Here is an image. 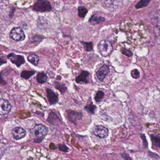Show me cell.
<instances>
[{"instance_id":"obj_5","label":"cell","mask_w":160,"mask_h":160,"mask_svg":"<svg viewBox=\"0 0 160 160\" xmlns=\"http://www.w3.org/2000/svg\"><path fill=\"white\" fill-rule=\"evenodd\" d=\"M93 133L101 139L107 138L109 135V130L103 126H96L93 128Z\"/></svg>"},{"instance_id":"obj_27","label":"cell","mask_w":160,"mask_h":160,"mask_svg":"<svg viewBox=\"0 0 160 160\" xmlns=\"http://www.w3.org/2000/svg\"><path fill=\"white\" fill-rule=\"evenodd\" d=\"M121 156L124 160H133L131 158L130 156L126 152H124L121 153Z\"/></svg>"},{"instance_id":"obj_1","label":"cell","mask_w":160,"mask_h":160,"mask_svg":"<svg viewBox=\"0 0 160 160\" xmlns=\"http://www.w3.org/2000/svg\"><path fill=\"white\" fill-rule=\"evenodd\" d=\"M99 50L101 55L104 57L109 56L113 51V45L110 41L103 40L99 43Z\"/></svg>"},{"instance_id":"obj_16","label":"cell","mask_w":160,"mask_h":160,"mask_svg":"<svg viewBox=\"0 0 160 160\" xmlns=\"http://www.w3.org/2000/svg\"><path fill=\"white\" fill-rule=\"evenodd\" d=\"M27 60L32 64L36 66L38 64L39 62V57L36 54H31L28 56Z\"/></svg>"},{"instance_id":"obj_7","label":"cell","mask_w":160,"mask_h":160,"mask_svg":"<svg viewBox=\"0 0 160 160\" xmlns=\"http://www.w3.org/2000/svg\"><path fill=\"white\" fill-rule=\"evenodd\" d=\"M12 106L9 102L4 99H1L0 101V114L1 115H5L11 111Z\"/></svg>"},{"instance_id":"obj_17","label":"cell","mask_w":160,"mask_h":160,"mask_svg":"<svg viewBox=\"0 0 160 160\" xmlns=\"http://www.w3.org/2000/svg\"><path fill=\"white\" fill-rule=\"evenodd\" d=\"M48 77L45 73H39L37 76V80L39 83L43 84L47 82Z\"/></svg>"},{"instance_id":"obj_4","label":"cell","mask_w":160,"mask_h":160,"mask_svg":"<svg viewBox=\"0 0 160 160\" xmlns=\"http://www.w3.org/2000/svg\"><path fill=\"white\" fill-rule=\"evenodd\" d=\"M10 37L12 39L18 42L23 41L25 38V34L23 30L18 27L13 28L11 30Z\"/></svg>"},{"instance_id":"obj_6","label":"cell","mask_w":160,"mask_h":160,"mask_svg":"<svg viewBox=\"0 0 160 160\" xmlns=\"http://www.w3.org/2000/svg\"><path fill=\"white\" fill-rule=\"evenodd\" d=\"M8 58L10 60L12 63L16 65L18 67H20L25 62V60L23 56L17 55L15 53H10L8 56Z\"/></svg>"},{"instance_id":"obj_12","label":"cell","mask_w":160,"mask_h":160,"mask_svg":"<svg viewBox=\"0 0 160 160\" xmlns=\"http://www.w3.org/2000/svg\"><path fill=\"white\" fill-rule=\"evenodd\" d=\"M105 20V18L103 17H99L96 15H93L89 19V22L92 25H95Z\"/></svg>"},{"instance_id":"obj_15","label":"cell","mask_w":160,"mask_h":160,"mask_svg":"<svg viewBox=\"0 0 160 160\" xmlns=\"http://www.w3.org/2000/svg\"><path fill=\"white\" fill-rule=\"evenodd\" d=\"M150 137L152 145L160 148V136L155 134H151Z\"/></svg>"},{"instance_id":"obj_9","label":"cell","mask_w":160,"mask_h":160,"mask_svg":"<svg viewBox=\"0 0 160 160\" xmlns=\"http://www.w3.org/2000/svg\"><path fill=\"white\" fill-rule=\"evenodd\" d=\"M110 68L107 65H103L97 72L96 77L99 80L103 81L110 72Z\"/></svg>"},{"instance_id":"obj_20","label":"cell","mask_w":160,"mask_h":160,"mask_svg":"<svg viewBox=\"0 0 160 160\" xmlns=\"http://www.w3.org/2000/svg\"><path fill=\"white\" fill-rule=\"evenodd\" d=\"M150 2V0H142L136 5L135 7L137 8H142L145 7L147 6Z\"/></svg>"},{"instance_id":"obj_11","label":"cell","mask_w":160,"mask_h":160,"mask_svg":"<svg viewBox=\"0 0 160 160\" xmlns=\"http://www.w3.org/2000/svg\"><path fill=\"white\" fill-rule=\"evenodd\" d=\"M89 73L87 71H83L80 75H79L76 78V82L77 83H87L88 82L87 78L89 76Z\"/></svg>"},{"instance_id":"obj_3","label":"cell","mask_w":160,"mask_h":160,"mask_svg":"<svg viewBox=\"0 0 160 160\" xmlns=\"http://www.w3.org/2000/svg\"><path fill=\"white\" fill-rule=\"evenodd\" d=\"M34 10L39 12H48L52 9L50 3L47 0H38L33 7Z\"/></svg>"},{"instance_id":"obj_13","label":"cell","mask_w":160,"mask_h":160,"mask_svg":"<svg viewBox=\"0 0 160 160\" xmlns=\"http://www.w3.org/2000/svg\"><path fill=\"white\" fill-rule=\"evenodd\" d=\"M120 3V0H106L105 2V5L107 7L113 9L118 8Z\"/></svg>"},{"instance_id":"obj_10","label":"cell","mask_w":160,"mask_h":160,"mask_svg":"<svg viewBox=\"0 0 160 160\" xmlns=\"http://www.w3.org/2000/svg\"><path fill=\"white\" fill-rule=\"evenodd\" d=\"M47 97L49 99L50 104H54L57 103L58 101V95L54 92L51 89L48 88L47 90Z\"/></svg>"},{"instance_id":"obj_2","label":"cell","mask_w":160,"mask_h":160,"mask_svg":"<svg viewBox=\"0 0 160 160\" xmlns=\"http://www.w3.org/2000/svg\"><path fill=\"white\" fill-rule=\"evenodd\" d=\"M31 134L38 139H43L48 133V129L42 124H39L35 126L30 131Z\"/></svg>"},{"instance_id":"obj_19","label":"cell","mask_w":160,"mask_h":160,"mask_svg":"<svg viewBox=\"0 0 160 160\" xmlns=\"http://www.w3.org/2000/svg\"><path fill=\"white\" fill-rule=\"evenodd\" d=\"M35 74V72L34 71H23L22 72L21 77L25 79H28L30 78L32 76Z\"/></svg>"},{"instance_id":"obj_24","label":"cell","mask_w":160,"mask_h":160,"mask_svg":"<svg viewBox=\"0 0 160 160\" xmlns=\"http://www.w3.org/2000/svg\"><path fill=\"white\" fill-rule=\"evenodd\" d=\"M104 93L102 91H98L95 97V100L97 102H100L104 97Z\"/></svg>"},{"instance_id":"obj_23","label":"cell","mask_w":160,"mask_h":160,"mask_svg":"<svg viewBox=\"0 0 160 160\" xmlns=\"http://www.w3.org/2000/svg\"><path fill=\"white\" fill-rule=\"evenodd\" d=\"M81 43L84 47L85 50L87 51H91L93 50V47L92 42H82Z\"/></svg>"},{"instance_id":"obj_22","label":"cell","mask_w":160,"mask_h":160,"mask_svg":"<svg viewBox=\"0 0 160 160\" xmlns=\"http://www.w3.org/2000/svg\"><path fill=\"white\" fill-rule=\"evenodd\" d=\"M55 85L56 88H57L58 90H60L61 93H63V94L65 93V91L66 90L67 88L66 87L65 85L60 83L58 82H56L55 83Z\"/></svg>"},{"instance_id":"obj_18","label":"cell","mask_w":160,"mask_h":160,"mask_svg":"<svg viewBox=\"0 0 160 160\" xmlns=\"http://www.w3.org/2000/svg\"><path fill=\"white\" fill-rule=\"evenodd\" d=\"M88 12L87 8L84 6H80L78 8V15L81 18L85 17Z\"/></svg>"},{"instance_id":"obj_25","label":"cell","mask_w":160,"mask_h":160,"mask_svg":"<svg viewBox=\"0 0 160 160\" xmlns=\"http://www.w3.org/2000/svg\"><path fill=\"white\" fill-rule=\"evenodd\" d=\"M140 136H141V139H142V143L144 147L147 148H148V143L145 134H144V133H141L140 134Z\"/></svg>"},{"instance_id":"obj_29","label":"cell","mask_w":160,"mask_h":160,"mask_svg":"<svg viewBox=\"0 0 160 160\" xmlns=\"http://www.w3.org/2000/svg\"><path fill=\"white\" fill-rule=\"evenodd\" d=\"M122 52L123 54H125L128 57H130L132 55V52L130 50H129L126 49H122Z\"/></svg>"},{"instance_id":"obj_26","label":"cell","mask_w":160,"mask_h":160,"mask_svg":"<svg viewBox=\"0 0 160 160\" xmlns=\"http://www.w3.org/2000/svg\"><path fill=\"white\" fill-rule=\"evenodd\" d=\"M131 74L132 77L134 79L139 78L140 77V72H139V70L136 69L132 70Z\"/></svg>"},{"instance_id":"obj_14","label":"cell","mask_w":160,"mask_h":160,"mask_svg":"<svg viewBox=\"0 0 160 160\" xmlns=\"http://www.w3.org/2000/svg\"><path fill=\"white\" fill-rule=\"evenodd\" d=\"M69 118L71 122L75 123L77 120L81 118L82 115L74 111H70L68 114Z\"/></svg>"},{"instance_id":"obj_21","label":"cell","mask_w":160,"mask_h":160,"mask_svg":"<svg viewBox=\"0 0 160 160\" xmlns=\"http://www.w3.org/2000/svg\"><path fill=\"white\" fill-rule=\"evenodd\" d=\"M85 109L88 112L90 113L91 114H94L95 113V111L96 106L94 105L93 103H91V104L86 105Z\"/></svg>"},{"instance_id":"obj_8","label":"cell","mask_w":160,"mask_h":160,"mask_svg":"<svg viewBox=\"0 0 160 160\" xmlns=\"http://www.w3.org/2000/svg\"><path fill=\"white\" fill-rule=\"evenodd\" d=\"M12 134L14 139L16 140H20L24 138L26 134V131L20 127H16L13 129Z\"/></svg>"},{"instance_id":"obj_28","label":"cell","mask_w":160,"mask_h":160,"mask_svg":"<svg viewBox=\"0 0 160 160\" xmlns=\"http://www.w3.org/2000/svg\"><path fill=\"white\" fill-rule=\"evenodd\" d=\"M148 156H149V158H152L153 159H155L158 160L160 158V157L158 156V155L156 154V153L151 152V151H149V152H148Z\"/></svg>"}]
</instances>
